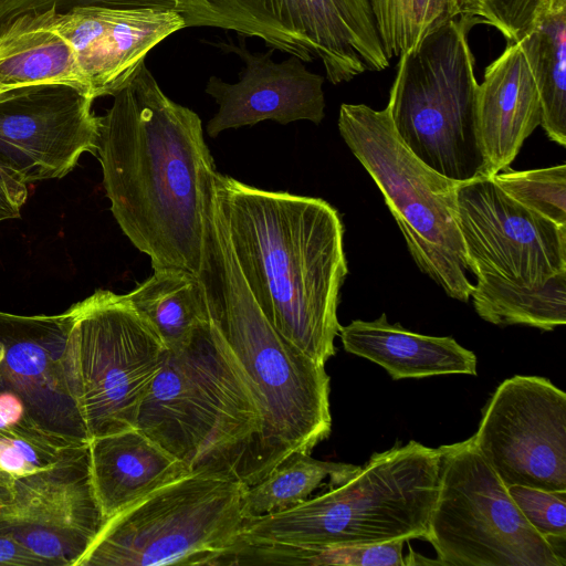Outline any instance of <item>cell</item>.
<instances>
[{"label":"cell","instance_id":"cell-13","mask_svg":"<svg viewBox=\"0 0 566 566\" xmlns=\"http://www.w3.org/2000/svg\"><path fill=\"white\" fill-rule=\"evenodd\" d=\"M71 313L0 312V418L27 436L88 444L65 370Z\"/></svg>","mask_w":566,"mask_h":566},{"label":"cell","instance_id":"cell-34","mask_svg":"<svg viewBox=\"0 0 566 566\" xmlns=\"http://www.w3.org/2000/svg\"><path fill=\"white\" fill-rule=\"evenodd\" d=\"M28 195V186L0 167V222L19 218Z\"/></svg>","mask_w":566,"mask_h":566},{"label":"cell","instance_id":"cell-27","mask_svg":"<svg viewBox=\"0 0 566 566\" xmlns=\"http://www.w3.org/2000/svg\"><path fill=\"white\" fill-rule=\"evenodd\" d=\"M389 60L415 51L447 22L471 13L465 0H368ZM474 15V14H473Z\"/></svg>","mask_w":566,"mask_h":566},{"label":"cell","instance_id":"cell-35","mask_svg":"<svg viewBox=\"0 0 566 566\" xmlns=\"http://www.w3.org/2000/svg\"><path fill=\"white\" fill-rule=\"evenodd\" d=\"M0 566H48L46 563L12 539L0 537Z\"/></svg>","mask_w":566,"mask_h":566},{"label":"cell","instance_id":"cell-19","mask_svg":"<svg viewBox=\"0 0 566 566\" xmlns=\"http://www.w3.org/2000/svg\"><path fill=\"white\" fill-rule=\"evenodd\" d=\"M478 119L488 175L492 177L509 168L542 120L538 91L520 42H509L486 66L478 86Z\"/></svg>","mask_w":566,"mask_h":566},{"label":"cell","instance_id":"cell-4","mask_svg":"<svg viewBox=\"0 0 566 566\" xmlns=\"http://www.w3.org/2000/svg\"><path fill=\"white\" fill-rule=\"evenodd\" d=\"M211 187L203 202L197 277L209 319L256 389L265 446L277 465L293 452L311 453L328 438L329 376L325 365L285 339L263 315L237 264Z\"/></svg>","mask_w":566,"mask_h":566},{"label":"cell","instance_id":"cell-24","mask_svg":"<svg viewBox=\"0 0 566 566\" xmlns=\"http://www.w3.org/2000/svg\"><path fill=\"white\" fill-rule=\"evenodd\" d=\"M538 91L547 137L566 146V3L552 10L518 41Z\"/></svg>","mask_w":566,"mask_h":566},{"label":"cell","instance_id":"cell-8","mask_svg":"<svg viewBox=\"0 0 566 566\" xmlns=\"http://www.w3.org/2000/svg\"><path fill=\"white\" fill-rule=\"evenodd\" d=\"M69 311L65 370L88 441L136 428L167 348L124 294L97 290Z\"/></svg>","mask_w":566,"mask_h":566},{"label":"cell","instance_id":"cell-23","mask_svg":"<svg viewBox=\"0 0 566 566\" xmlns=\"http://www.w3.org/2000/svg\"><path fill=\"white\" fill-rule=\"evenodd\" d=\"M124 295L169 352L187 346L197 327L209 319L200 282L186 272L154 271Z\"/></svg>","mask_w":566,"mask_h":566},{"label":"cell","instance_id":"cell-16","mask_svg":"<svg viewBox=\"0 0 566 566\" xmlns=\"http://www.w3.org/2000/svg\"><path fill=\"white\" fill-rule=\"evenodd\" d=\"M93 101L66 84L0 91V167L25 185L66 176L84 153L96 154Z\"/></svg>","mask_w":566,"mask_h":566},{"label":"cell","instance_id":"cell-25","mask_svg":"<svg viewBox=\"0 0 566 566\" xmlns=\"http://www.w3.org/2000/svg\"><path fill=\"white\" fill-rule=\"evenodd\" d=\"M405 541L374 545H312L234 541L217 559L221 565L406 566Z\"/></svg>","mask_w":566,"mask_h":566},{"label":"cell","instance_id":"cell-3","mask_svg":"<svg viewBox=\"0 0 566 566\" xmlns=\"http://www.w3.org/2000/svg\"><path fill=\"white\" fill-rule=\"evenodd\" d=\"M136 428L190 473L251 486L276 467L265 446L256 389L210 319L182 349L167 350Z\"/></svg>","mask_w":566,"mask_h":566},{"label":"cell","instance_id":"cell-5","mask_svg":"<svg viewBox=\"0 0 566 566\" xmlns=\"http://www.w3.org/2000/svg\"><path fill=\"white\" fill-rule=\"evenodd\" d=\"M439 462V449L398 441L323 494L277 513L244 517L234 541L374 545L423 538Z\"/></svg>","mask_w":566,"mask_h":566},{"label":"cell","instance_id":"cell-30","mask_svg":"<svg viewBox=\"0 0 566 566\" xmlns=\"http://www.w3.org/2000/svg\"><path fill=\"white\" fill-rule=\"evenodd\" d=\"M83 448H66L27 436L20 430L9 427L0 418V468L13 475L30 473L48 467Z\"/></svg>","mask_w":566,"mask_h":566},{"label":"cell","instance_id":"cell-22","mask_svg":"<svg viewBox=\"0 0 566 566\" xmlns=\"http://www.w3.org/2000/svg\"><path fill=\"white\" fill-rule=\"evenodd\" d=\"M53 12L21 14L0 32V91L66 84L91 96L71 44L54 27Z\"/></svg>","mask_w":566,"mask_h":566},{"label":"cell","instance_id":"cell-26","mask_svg":"<svg viewBox=\"0 0 566 566\" xmlns=\"http://www.w3.org/2000/svg\"><path fill=\"white\" fill-rule=\"evenodd\" d=\"M359 465L321 461L310 453L293 452L265 478L247 486L242 497L244 517H255L291 509L307 499L326 478L328 486L343 484Z\"/></svg>","mask_w":566,"mask_h":566},{"label":"cell","instance_id":"cell-14","mask_svg":"<svg viewBox=\"0 0 566 566\" xmlns=\"http://www.w3.org/2000/svg\"><path fill=\"white\" fill-rule=\"evenodd\" d=\"M473 440L506 488L566 491V394L549 379L516 375L502 381Z\"/></svg>","mask_w":566,"mask_h":566},{"label":"cell","instance_id":"cell-21","mask_svg":"<svg viewBox=\"0 0 566 566\" xmlns=\"http://www.w3.org/2000/svg\"><path fill=\"white\" fill-rule=\"evenodd\" d=\"M344 349L375 363L395 380L437 375H476L473 352L451 336H429L390 324L386 314L375 321H352L339 327Z\"/></svg>","mask_w":566,"mask_h":566},{"label":"cell","instance_id":"cell-1","mask_svg":"<svg viewBox=\"0 0 566 566\" xmlns=\"http://www.w3.org/2000/svg\"><path fill=\"white\" fill-rule=\"evenodd\" d=\"M96 154L111 211L153 270L197 276L216 167L201 118L163 92L146 61L101 116Z\"/></svg>","mask_w":566,"mask_h":566},{"label":"cell","instance_id":"cell-33","mask_svg":"<svg viewBox=\"0 0 566 566\" xmlns=\"http://www.w3.org/2000/svg\"><path fill=\"white\" fill-rule=\"evenodd\" d=\"M81 7L154 8L175 10V0H0V32L21 14L54 8L66 12Z\"/></svg>","mask_w":566,"mask_h":566},{"label":"cell","instance_id":"cell-37","mask_svg":"<svg viewBox=\"0 0 566 566\" xmlns=\"http://www.w3.org/2000/svg\"><path fill=\"white\" fill-rule=\"evenodd\" d=\"M15 475L0 468V501L12 497Z\"/></svg>","mask_w":566,"mask_h":566},{"label":"cell","instance_id":"cell-6","mask_svg":"<svg viewBox=\"0 0 566 566\" xmlns=\"http://www.w3.org/2000/svg\"><path fill=\"white\" fill-rule=\"evenodd\" d=\"M463 13L399 57L388 108L402 144L439 175L465 182L489 177L478 119V82Z\"/></svg>","mask_w":566,"mask_h":566},{"label":"cell","instance_id":"cell-10","mask_svg":"<svg viewBox=\"0 0 566 566\" xmlns=\"http://www.w3.org/2000/svg\"><path fill=\"white\" fill-rule=\"evenodd\" d=\"M175 10L185 28L234 31L303 62L319 60L332 84L390 63L368 0H175Z\"/></svg>","mask_w":566,"mask_h":566},{"label":"cell","instance_id":"cell-9","mask_svg":"<svg viewBox=\"0 0 566 566\" xmlns=\"http://www.w3.org/2000/svg\"><path fill=\"white\" fill-rule=\"evenodd\" d=\"M241 482L189 473L108 520L77 566H214L243 520Z\"/></svg>","mask_w":566,"mask_h":566},{"label":"cell","instance_id":"cell-29","mask_svg":"<svg viewBox=\"0 0 566 566\" xmlns=\"http://www.w3.org/2000/svg\"><path fill=\"white\" fill-rule=\"evenodd\" d=\"M511 198L551 221L566 226V165L532 170L504 169L492 176Z\"/></svg>","mask_w":566,"mask_h":566},{"label":"cell","instance_id":"cell-17","mask_svg":"<svg viewBox=\"0 0 566 566\" xmlns=\"http://www.w3.org/2000/svg\"><path fill=\"white\" fill-rule=\"evenodd\" d=\"M244 39L239 35L238 44L226 41L210 43L238 55L244 67L235 83L209 77L206 93L219 106L206 127L209 137L263 120L282 125L296 120L319 124L325 116L324 77L308 71L294 55L275 62L272 59L274 49L252 53Z\"/></svg>","mask_w":566,"mask_h":566},{"label":"cell","instance_id":"cell-20","mask_svg":"<svg viewBox=\"0 0 566 566\" xmlns=\"http://www.w3.org/2000/svg\"><path fill=\"white\" fill-rule=\"evenodd\" d=\"M94 493L107 522L189 470L137 428L88 441Z\"/></svg>","mask_w":566,"mask_h":566},{"label":"cell","instance_id":"cell-32","mask_svg":"<svg viewBox=\"0 0 566 566\" xmlns=\"http://www.w3.org/2000/svg\"><path fill=\"white\" fill-rule=\"evenodd\" d=\"M507 492L531 526L543 537L566 534V491L511 485Z\"/></svg>","mask_w":566,"mask_h":566},{"label":"cell","instance_id":"cell-38","mask_svg":"<svg viewBox=\"0 0 566 566\" xmlns=\"http://www.w3.org/2000/svg\"><path fill=\"white\" fill-rule=\"evenodd\" d=\"M469 7V10L472 14L479 17L481 20L482 9L485 0H465Z\"/></svg>","mask_w":566,"mask_h":566},{"label":"cell","instance_id":"cell-36","mask_svg":"<svg viewBox=\"0 0 566 566\" xmlns=\"http://www.w3.org/2000/svg\"><path fill=\"white\" fill-rule=\"evenodd\" d=\"M560 566H566V534L544 537Z\"/></svg>","mask_w":566,"mask_h":566},{"label":"cell","instance_id":"cell-11","mask_svg":"<svg viewBox=\"0 0 566 566\" xmlns=\"http://www.w3.org/2000/svg\"><path fill=\"white\" fill-rule=\"evenodd\" d=\"M438 449V490L423 538L440 565L560 566L481 455L473 436Z\"/></svg>","mask_w":566,"mask_h":566},{"label":"cell","instance_id":"cell-31","mask_svg":"<svg viewBox=\"0 0 566 566\" xmlns=\"http://www.w3.org/2000/svg\"><path fill=\"white\" fill-rule=\"evenodd\" d=\"M564 3L566 0H485L481 18L509 42H518L552 10Z\"/></svg>","mask_w":566,"mask_h":566},{"label":"cell","instance_id":"cell-28","mask_svg":"<svg viewBox=\"0 0 566 566\" xmlns=\"http://www.w3.org/2000/svg\"><path fill=\"white\" fill-rule=\"evenodd\" d=\"M470 297L478 315L491 324L553 331L566 323V272L538 291L473 287Z\"/></svg>","mask_w":566,"mask_h":566},{"label":"cell","instance_id":"cell-7","mask_svg":"<svg viewBox=\"0 0 566 566\" xmlns=\"http://www.w3.org/2000/svg\"><path fill=\"white\" fill-rule=\"evenodd\" d=\"M338 129L370 175L413 261L448 296L468 302L473 283L459 228L457 187L419 160L399 139L389 108L342 104Z\"/></svg>","mask_w":566,"mask_h":566},{"label":"cell","instance_id":"cell-12","mask_svg":"<svg viewBox=\"0 0 566 566\" xmlns=\"http://www.w3.org/2000/svg\"><path fill=\"white\" fill-rule=\"evenodd\" d=\"M470 272L479 289H544L566 272V226L557 224L481 177L457 187Z\"/></svg>","mask_w":566,"mask_h":566},{"label":"cell","instance_id":"cell-15","mask_svg":"<svg viewBox=\"0 0 566 566\" xmlns=\"http://www.w3.org/2000/svg\"><path fill=\"white\" fill-rule=\"evenodd\" d=\"M105 523L92 484L88 446L15 475L12 497L0 501V537L48 566H77Z\"/></svg>","mask_w":566,"mask_h":566},{"label":"cell","instance_id":"cell-18","mask_svg":"<svg viewBox=\"0 0 566 566\" xmlns=\"http://www.w3.org/2000/svg\"><path fill=\"white\" fill-rule=\"evenodd\" d=\"M53 23L71 44L94 99L123 90L147 54L185 28L178 11L154 8L54 9Z\"/></svg>","mask_w":566,"mask_h":566},{"label":"cell","instance_id":"cell-2","mask_svg":"<svg viewBox=\"0 0 566 566\" xmlns=\"http://www.w3.org/2000/svg\"><path fill=\"white\" fill-rule=\"evenodd\" d=\"M217 211L263 315L315 361L336 354L340 287L348 273L344 226L321 198L259 189L217 170Z\"/></svg>","mask_w":566,"mask_h":566}]
</instances>
